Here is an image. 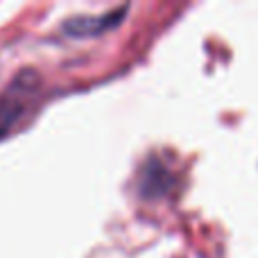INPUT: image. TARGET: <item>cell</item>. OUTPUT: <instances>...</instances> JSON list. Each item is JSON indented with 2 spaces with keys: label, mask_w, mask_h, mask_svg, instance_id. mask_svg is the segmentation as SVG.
<instances>
[{
  "label": "cell",
  "mask_w": 258,
  "mask_h": 258,
  "mask_svg": "<svg viewBox=\"0 0 258 258\" xmlns=\"http://www.w3.org/2000/svg\"><path fill=\"white\" fill-rule=\"evenodd\" d=\"M127 7L113 9V12L100 14V16H73L71 21L63 23V32L71 36H95L100 32L113 27L116 23H120V18L125 16Z\"/></svg>",
  "instance_id": "7a4b0ae2"
},
{
  "label": "cell",
  "mask_w": 258,
  "mask_h": 258,
  "mask_svg": "<svg viewBox=\"0 0 258 258\" xmlns=\"http://www.w3.org/2000/svg\"><path fill=\"white\" fill-rule=\"evenodd\" d=\"M34 73H21L0 95V138H5L18 122L25 118L27 100L34 93Z\"/></svg>",
  "instance_id": "6da1fadb"
}]
</instances>
